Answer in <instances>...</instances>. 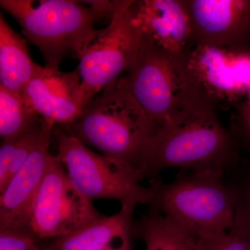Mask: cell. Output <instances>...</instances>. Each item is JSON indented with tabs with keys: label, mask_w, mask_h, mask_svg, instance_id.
<instances>
[{
	"label": "cell",
	"mask_w": 250,
	"mask_h": 250,
	"mask_svg": "<svg viewBox=\"0 0 250 250\" xmlns=\"http://www.w3.org/2000/svg\"><path fill=\"white\" fill-rule=\"evenodd\" d=\"M27 42L0 15V85L23 97L35 71Z\"/></svg>",
	"instance_id": "cell-16"
},
{
	"label": "cell",
	"mask_w": 250,
	"mask_h": 250,
	"mask_svg": "<svg viewBox=\"0 0 250 250\" xmlns=\"http://www.w3.org/2000/svg\"><path fill=\"white\" fill-rule=\"evenodd\" d=\"M103 216L75 188L63 166L52 156L33 205L29 231L39 238H57Z\"/></svg>",
	"instance_id": "cell-8"
},
{
	"label": "cell",
	"mask_w": 250,
	"mask_h": 250,
	"mask_svg": "<svg viewBox=\"0 0 250 250\" xmlns=\"http://www.w3.org/2000/svg\"><path fill=\"white\" fill-rule=\"evenodd\" d=\"M234 141L220 124L215 108L201 102L153 136L143 177H157L170 168L224 170L234 157Z\"/></svg>",
	"instance_id": "cell-2"
},
{
	"label": "cell",
	"mask_w": 250,
	"mask_h": 250,
	"mask_svg": "<svg viewBox=\"0 0 250 250\" xmlns=\"http://www.w3.org/2000/svg\"><path fill=\"white\" fill-rule=\"evenodd\" d=\"M131 11L143 42L172 54L192 48L186 0H134Z\"/></svg>",
	"instance_id": "cell-12"
},
{
	"label": "cell",
	"mask_w": 250,
	"mask_h": 250,
	"mask_svg": "<svg viewBox=\"0 0 250 250\" xmlns=\"http://www.w3.org/2000/svg\"><path fill=\"white\" fill-rule=\"evenodd\" d=\"M52 134L58 144L56 158L75 188L89 201L116 200L121 208L132 211L138 205L152 203V189L141 185L138 171L93 152L65 125H56Z\"/></svg>",
	"instance_id": "cell-6"
},
{
	"label": "cell",
	"mask_w": 250,
	"mask_h": 250,
	"mask_svg": "<svg viewBox=\"0 0 250 250\" xmlns=\"http://www.w3.org/2000/svg\"><path fill=\"white\" fill-rule=\"evenodd\" d=\"M248 95H249V100H248V101L250 102V86L249 87V88H248Z\"/></svg>",
	"instance_id": "cell-25"
},
{
	"label": "cell",
	"mask_w": 250,
	"mask_h": 250,
	"mask_svg": "<svg viewBox=\"0 0 250 250\" xmlns=\"http://www.w3.org/2000/svg\"><path fill=\"white\" fill-rule=\"evenodd\" d=\"M229 52L235 80L242 89L248 92L250 86V52Z\"/></svg>",
	"instance_id": "cell-21"
},
{
	"label": "cell",
	"mask_w": 250,
	"mask_h": 250,
	"mask_svg": "<svg viewBox=\"0 0 250 250\" xmlns=\"http://www.w3.org/2000/svg\"><path fill=\"white\" fill-rule=\"evenodd\" d=\"M223 171L188 170L173 182L156 177L150 208L180 224L202 239L229 231L234 225L236 198L223 182Z\"/></svg>",
	"instance_id": "cell-4"
},
{
	"label": "cell",
	"mask_w": 250,
	"mask_h": 250,
	"mask_svg": "<svg viewBox=\"0 0 250 250\" xmlns=\"http://www.w3.org/2000/svg\"><path fill=\"white\" fill-rule=\"evenodd\" d=\"M192 47L250 52V0H186Z\"/></svg>",
	"instance_id": "cell-9"
},
{
	"label": "cell",
	"mask_w": 250,
	"mask_h": 250,
	"mask_svg": "<svg viewBox=\"0 0 250 250\" xmlns=\"http://www.w3.org/2000/svg\"><path fill=\"white\" fill-rule=\"evenodd\" d=\"M235 194L236 217L231 229L250 237V172Z\"/></svg>",
	"instance_id": "cell-18"
},
{
	"label": "cell",
	"mask_w": 250,
	"mask_h": 250,
	"mask_svg": "<svg viewBox=\"0 0 250 250\" xmlns=\"http://www.w3.org/2000/svg\"><path fill=\"white\" fill-rule=\"evenodd\" d=\"M0 250H46L36 246L25 231L0 230Z\"/></svg>",
	"instance_id": "cell-20"
},
{
	"label": "cell",
	"mask_w": 250,
	"mask_h": 250,
	"mask_svg": "<svg viewBox=\"0 0 250 250\" xmlns=\"http://www.w3.org/2000/svg\"><path fill=\"white\" fill-rule=\"evenodd\" d=\"M133 213L121 208L55 238L46 250H117L132 246Z\"/></svg>",
	"instance_id": "cell-14"
},
{
	"label": "cell",
	"mask_w": 250,
	"mask_h": 250,
	"mask_svg": "<svg viewBox=\"0 0 250 250\" xmlns=\"http://www.w3.org/2000/svg\"><path fill=\"white\" fill-rule=\"evenodd\" d=\"M117 82L146 113L153 136L161 126L205 102L188 67L186 53H170L143 42L134 65Z\"/></svg>",
	"instance_id": "cell-3"
},
{
	"label": "cell",
	"mask_w": 250,
	"mask_h": 250,
	"mask_svg": "<svg viewBox=\"0 0 250 250\" xmlns=\"http://www.w3.org/2000/svg\"><path fill=\"white\" fill-rule=\"evenodd\" d=\"M237 108L243 134L250 144V102L240 103Z\"/></svg>",
	"instance_id": "cell-23"
},
{
	"label": "cell",
	"mask_w": 250,
	"mask_h": 250,
	"mask_svg": "<svg viewBox=\"0 0 250 250\" xmlns=\"http://www.w3.org/2000/svg\"><path fill=\"white\" fill-rule=\"evenodd\" d=\"M133 235L146 250H205L204 240L196 233L152 208L133 223Z\"/></svg>",
	"instance_id": "cell-15"
},
{
	"label": "cell",
	"mask_w": 250,
	"mask_h": 250,
	"mask_svg": "<svg viewBox=\"0 0 250 250\" xmlns=\"http://www.w3.org/2000/svg\"><path fill=\"white\" fill-rule=\"evenodd\" d=\"M55 123L47 121L34 150L0 192V230L25 231L34 200L51 159L49 140Z\"/></svg>",
	"instance_id": "cell-11"
},
{
	"label": "cell",
	"mask_w": 250,
	"mask_h": 250,
	"mask_svg": "<svg viewBox=\"0 0 250 250\" xmlns=\"http://www.w3.org/2000/svg\"><path fill=\"white\" fill-rule=\"evenodd\" d=\"M0 5L53 68L67 57L80 59L96 36L95 23L106 18L83 1L1 0Z\"/></svg>",
	"instance_id": "cell-5"
},
{
	"label": "cell",
	"mask_w": 250,
	"mask_h": 250,
	"mask_svg": "<svg viewBox=\"0 0 250 250\" xmlns=\"http://www.w3.org/2000/svg\"><path fill=\"white\" fill-rule=\"evenodd\" d=\"M203 240L205 250H250V237L233 229Z\"/></svg>",
	"instance_id": "cell-19"
},
{
	"label": "cell",
	"mask_w": 250,
	"mask_h": 250,
	"mask_svg": "<svg viewBox=\"0 0 250 250\" xmlns=\"http://www.w3.org/2000/svg\"><path fill=\"white\" fill-rule=\"evenodd\" d=\"M65 126L85 146L130 166L143 177L152 145V125L117 80L93 97L80 116Z\"/></svg>",
	"instance_id": "cell-1"
},
{
	"label": "cell",
	"mask_w": 250,
	"mask_h": 250,
	"mask_svg": "<svg viewBox=\"0 0 250 250\" xmlns=\"http://www.w3.org/2000/svg\"><path fill=\"white\" fill-rule=\"evenodd\" d=\"M12 156V139L2 140L0 146V192L9 183Z\"/></svg>",
	"instance_id": "cell-22"
},
{
	"label": "cell",
	"mask_w": 250,
	"mask_h": 250,
	"mask_svg": "<svg viewBox=\"0 0 250 250\" xmlns=\"http://www.w3.org/2000/svg\"><path fill=\"white\" fill-rule=\"evenodd\" d=\"M186 58L202 98L213 107L236 103L246 93L235 80L229 51L195 46Z\"/></svg>",
	"instance_id": "cell-13"
},
{
	"label": "cell",
	"mask_w": 250,
	"mask_h": 250,
	"mask_svg": "<svg viewBox=\"0 0 250 250\" xmlns=\"http://www.w3.org/2000/svg\"><path fill=\"white\" fill-rule=\"evenodd\" d=\"M117 250H133V249H132V246H131V247H128V248H123V249Z\"/></svg>",
	"instance_id": "cell-24"
},
{
	"label": "cell",
	"mask_w": 250,
	"mask_h": 250,
	"mask_svg": "<svg viewBox=\"0 0 250 250\" xmlns=\"http://www.w3.org/2000/svg\"><path fill=\"white\" fill-rule=\"evenodd\" d=\"M23 98L39 116L56 125H70L87 104L77 68L64 72L39 64Z\"/></svg>",
	"instance_id": "cell-10"
},
{
	"label": "cell",
	"mask_w": 250,
	"mask_h": 250,
	"mask_svg": "<svg viewBox=\"0 0 250 250\" xmlns=\"http://www.w3.org/2000/svg\"><path fill=\"white\" fill-rule=\"evenodd\" d=\"M134 0H118L106 27L81 55L77 67L86 103L110 83L129 71L142 46V40L131 21Z\"/></svg>",
	"instance_id": "cell-7"
},
{
	"label": "cell",
	"mask_w": 250,
	"mask_h": 250,
	"mask_svg": "<svg viewBox=\"0 0 250 250\" xmlns=\"http://www.w3.org/2000/svg\"><path fill=\"white\" fill-rule=\"evenodd\" d=\"M40 117L24 98L0 85V136L1 140L16 137Z\"/></svg>",
	"instance_id": "cell-17"
}]
</instances>
